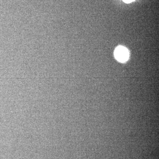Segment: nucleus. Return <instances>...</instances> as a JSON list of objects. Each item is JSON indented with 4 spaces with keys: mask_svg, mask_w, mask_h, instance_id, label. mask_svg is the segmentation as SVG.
<instances>
[{
    "mask_svg": "<svg viewBox=\"0 0 159 159\" xmlns=\"http://www.w3.org/2000/svg\"><path fill=\"white\" fill-rule=\"evenodd\" d=\"M115 57L116 59L121 62H125L129 57V52L127 48L122 46L117 47L115 51Z\"/></svg>",
    "mask_w": 159,
    "mask_h": 159,
    "instance_id": "1",
    "label": "nucleus"
},
{
    "mask_svg": "<svg viewBox=\"0 0 159 159\" xmlns=\"http://www.w3.org/2000/svg\"><path fill=\"white\" fill-rule=\"evenodd\" d=\"M124 2L126 3H129L133 2L134 0H122Z\"/></svg>",
    "mask_w": 159,
    "mask_h": 159,
    "instance_id": "2",
    "label": "nucleus"
}]
</instances>
